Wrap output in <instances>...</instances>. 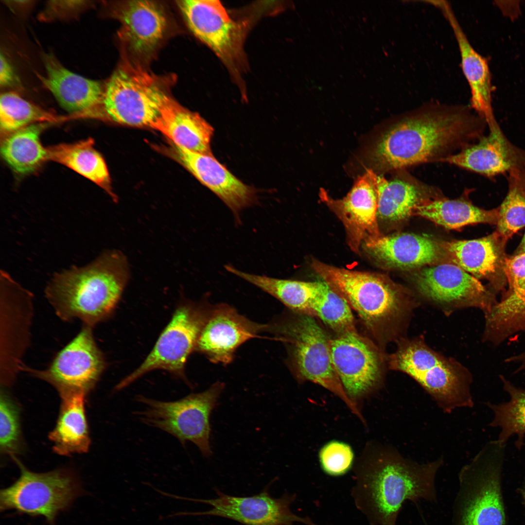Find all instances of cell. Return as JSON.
Masks as SVG:
<instances>
[{
  "label": "cell",
  "instance_id": "83f0119b",
  "mask_svg": "<svg viewBox=\"0 0 525 525\" xmlns=\"http://www.w3.org/2000/svg\"><path fill=\"white\" fill-rule=\"evenodd\" d=\"M86 396L76 394L61 398L57 421L49 435L53 450L59 455H70L88 450L90 439L85 410Z\"/></svg>",
  "mask_w": 525,
  "mask_h": 525
},
{
  "label": "cell",
  "instance_id": "74e56055",
  "mask_svg": "<svg viewBox=\"0 0 525 525\" xmlns=\"http://www.w3.org/2000/svg\"><path fill=\"white\" fill-rule=\"evenodd\" d=\"M19 408L3 390L0 400V444L3 453L15 456L21 443Z\"/></svg>",
  "mask_w": 525,
  "mask_h": 525
},
{
  "label": "cell",
  "instance_id": "52a82bcc",
  "mask_svg": "<svg viewBox=\"0 0 525 525\" xmlns=\"http://www.w3.org/2000/svg\"><path fill=\"white\" fill-rule=\"evenodd\" d=\"M289 318L267 324V331L288 345L291 364L299 379L318 384L341 399L361 417L356 403L346 392L333 366L331 338L314 316L296 313Z\"/></svg>",
  "mask_w": 525,
  "mask_h": 525
},
{
  "label": "cell",
  "instance_id": "5bb4252c",
  "mask_svg": "<svg viewBox=\"0 0 525 525\" xmlns=\"http://www.w3.org/2000/svg\"><path fill=\"white\" fill-rule=\"evenodd\" d=\"M415 283L423 297L446 314L473 307L486 314L497 302L492 290L455 264L424 268L416 276Z\"/></svg>",
  "mask_w": 525,
  "mask_h": 525
},
{
  "label": "cell",
  "instance_id": "9a60e30c",
  "mask_svg": "<svg viewBox=\"0 0 525 525\" xmlns=\"http://www.w3.org/2000/svg\"><path fill=\"white\" fill-rule=\"evenodd\" d=\"M214 499H196L175 495L174 498L201 503L210 506V510L194 512H181L175 516L206 515L228 518L244 525H318L309 517L295 514L291 509L296 499V494H284L279 498L272 497L267 486L258 494L240 497L228 495L216 490Z\"/></svg>",
  "mask_w": 525,
  "mask_h": 525
},
{
  "label": "cell",
  "instance_id": "7bdbcfd3",
  "mask_svg": "<svg viewBox=\"0 0 525 525\" xmlns=\"http://www.w3.org/2000/svg\"><path fill=\"white\" fill-rule=\"evenodd\" d=\"M16 74L6 58L1 53L0 56V85L2 87L15 86L18 84Z\"/></svg>",
  "mask_w": 525,
  "mask_h": 525
},
{
  "label": "cell",
  "instance_id": "5b68a950",
  "mask_svg": "<svg viewBox=\"0 0 525 525\" xmlns=\"http://www.w3.org/2000/svg\"><path fill=\"white\" fill-rule=\"evenodd\" d=\"M387 358L389 369L403 372L416 381L446 413L474 403L472 376L458 362L437 352L423 338L403 337Z\"/></svg>",
  "mask_w": 525,
  "mask_h": 525
},
{
  "label": "cell",
  "instance_id": "836d02e7",
  "mask_svg": "<svg viewBox=\"0 0 525 525\" xmlns=\"http://www.w3.org/2000/svg\"><path fill=\"white\" fill-rule=\"evenodd\" d=\"M500 378L510 399L497 404L487 403L494 414L490 425L500 428L498 440L503 444H506L512 436H517L516 446L521 449L525 436V389L516 386L503 376Z\"/></svg>",
  "mask_w": 525,
  "mask_h": 525
},
{
  "label": "cell",
  "instance_id": "f546056e",
  "mask_svg": "<svg viewBox=\"0 0 525 525\" xmlns=\"http://www.w3.org/2000/svg\"><path fill=\"white\" fill-rule=\"evenodd\" d=\"M376 191L378 217L389 222H398L413 214L424 200L428 188L408 175L391 180L377 176Z\"/></svg>",
  "mask_w": 525,
  "mask_h": 525
},
{
  "label": "cell",
  "instance_id": "bcb514c9",
  "mask_svg": "<svg viewBox=\"0 0 525 525\" xmlns=\"http://www.w3.org/2000/svg\"><path fill=\"white\" fill-rule=\"evenodd\" d=\"M520 490L521 491V495L522 496L525 505V477H524V481H523V484H522V487H521Z\"/></svg>",
  "mask_w": 525,
  "mask_h": 525
},
{
  "label": "cell",
  "instance_id": "44dd1931",
  "mask_svg": "<svg viewBox=\"0 0 525 525\" xmlns=\"http://www.w3.org/2000/svg\"><path fill=\"white\" fill-rule=\"evenodd\" d=\"M177 158L202 184L232 211L237 224L240 212L257 201L256 191L232 174L213 155L195 153L174 144Z\"/></svg>",
  "mask_w": 525,
  "mask_h": 525
},
{
  "label": "cell",
  "instance_id": "d6a6232c",
  "mask_svg": "<svg viewBox=\"0 0 525 525\" xmlns=\"http://www.w3.org/2000/svg\"><path fill=\"white\" fill-rule=\"evenodd\" d=\"M46 123L30 125L4 137L0 146L2 157L16 173L26 175L34 172L48 160L47 148L40 140Z\"/></svg>",
  "mask_w": 525,
  "mask_h": 525
},
{
  "label": "cell",
  "instance_id": "4316f807",
  "mask_svg": "<svg viewBox=\"0 0 525 525\" xmlns=\"http://www.w3.org/2000/svg\"><path fill=\"white\" fill-rule=\"evenodd\" d=\"M150 127L162 133L173 143L193 152L212 155L213 128L199 114L184 107L169 96Z\"/></svg>",
  "mask_w": 525,
  "mask_h": 525
},
{
  "label": "cell",
  "instance_id": "7402d4cb",
  "mask_svg": "<svg viewBox=\"0 0 525 525\" xmlns=\"http://www.w3.org/2000/svg\"><path fill=\"white\" fill-rule=\"evenodd\" d=\"M507 241L495 231L479 239L447 242L443 247L455 264L477 279L488 280L495 293L508 284L504 270Z\"/></svg>",
  "mask_w": 525,
  "mask_h": 525
},
{
  "label": "cell",
  "instance_id": "ffe728a7",
  "mask_svg": "<svg viewBox=\"0 0 525 525\" xmlns=\"http://www.w3.org/2000/svg\"><path fill=\"white\" fill-rule=\"evenodd\" d=\"M488 133L477 142L440 160L489 178L507 175L525 163V150L511 142L496 119L488 122Z\"/></svg>",
  "mask_w": 525,
  "mask_h": 525
},
{
  "label": "cell",
  "instance_id": "277c9868",
  "mask_svg": "<svg viewBox=\"0 0 525 525\" xmlns=\"http://www.w3.org/2000/svg\"><path fill=\"white\" fill-rule=\"evenodd\" d=\"M312 269L349 304L380 345L404 337L416 308L409 295L385 276L313 259Z\"/></svg>",
  "mask_w": 525,
  "mask_h": 525
},
{
  "label": "cell",
  "instance_id": "4dcf8cb0",
  "mask_svg": "<svg viewBox=\"0 0 525 525\" xmlns=\"http://www.w3.org/2000/svg\"><path fill=\"white\" fill-rule=\"evenodd\" d=\"M231 274L274 297L296 313L312 315V306L321 288V280L303 281L248 273L231 265L225 266Z\"/></svg>",
  "mask_w": 525,
  "mask_h": 525
},
{
  "label": "cell",
  "instance_id": "cb8c5ba5",
  "mask_svg": "<svg viewBox=\"0 0 525 525\" xmlns=\"http://www.w3.org/2000/svg\"><path fill=\"white\" fill-rule=\"evenodd\" d=\"M44 63L46 75L41 81L64 109L75 114L103 111L105 89L99 82L70 71L52 54L45 55Z\"/></svg>",
  "mask_w": 525,
  "mask_h": 525
},
{
  "label": "cell",
  "instance_id": "ac0fdd59",
  "mask_svg": "<svg viewBox=\"0 0 525 525\" xmlns=\"http://www.w3.org/2000/svg\"><path fill=\"white\" fill-rule=\"evenodd\" d=\"M377 176L372 170H368L342 199L333 198L324 189L319 192L321 200L342 222L348 245L355 253L359 252L365 241L382 235L377 222Z\"/></svg>",
  "mask_w": 525,
  "mask_h": 525
},
{
  "label": "cell",
  "instance_id": "f6af8a7d",
  "mask_svg": "<svg viewBox=\"0 0 525 525\" xmlns=\"http://www.w3.org/2000/svg\"><path fill=\"white\" fill-rule=\"evenodd\" d=\"M525 252V232L522 240L517 249L516 250L514 255H517L522 253Z\"/></svg>",
  "mask_w": 525,
  "mask_h": 525
},
{
  "label": "cell",
  "instance_id": "1f68e13d",
  "mask_svg": "<svg viewBox=\"0 0 525 525\" xmlns=\"http://www.w3.org/2000/svg\"><path fill=\"white\" fill-rule=\"evenodd\" d=\"M48 158L60 163L89 179L114 197L106 163L94 147L91 138L47 148Z\"/></svg>",
  "mask_w": 525,
  "mask_h": 525
},
{
  "label": "cell",
  "instance_id": "ba28073f",
  "mask_svg": "<svg viewBox=\"0 0 525 525\" xmlns=\"http://www.w3.org/2000/svg\"><path fill=\"white\" fill-rule=\"evenodd\" d=\"M224 388L223 383L217 382L203 392L171 402L138 395L136 401L144 408L134 414L143 423L171 435L182 445L192 442L203 456L209 457L212 454L210 414Z\"/></svg>",
  "mask_w": 525,
  "mask_h": 525
},
{
  "label": "cell",
  "instance_id": "3957f363",
  "mask_svg": "<svg viewBox=\"0 0 525 525\" xmlns=\"http://www.w3.org/2000/svg\"><path fill=\"white\" fill-rule=\"evenodd\" d=\"M125 257L117 251L104 253L84 267H73L56 274L45 295L58 317L79 319L93 327L114 311L129 275Z\"/></svg>",
  "mask_w": 525,
  "mask_h": 525
},
{
  "label": "cell",
  "instance_id": "f1b7e54d",
  "mask_svg": "<svg viewBox=\"0 0 525 525\" xmlns=\"http://www.w3.org/2000/svg\"><path fill=\"white\" fill-rule=\"evenodd\" d=\"M413 214L426 218L448 229L483 223L497 225L499 207L485 210L463 200L426 199L417 205Z\"/></svg>",
  "mask_w": 525,
  "mask_h": 525
},
{
  "label": "cell",
  "instance_id": "7a4b0ae2",
  "mask_svg": "<svg viewBox=\"0 0 525 525\" xmlns=\"http://www.w3.org/2000/svg\"><path fill=\"white\" fill-rule=\"evenodd\" d=\"M442 463H417L395 450L384 449L356 473L351 490L355 506L370 525H396L407 501H437L436 477Z\"/></svg>",
  "mask_w": 525,
  "mask_h": 525
},
{
  "label": "cell",
  "instance_id": "ee69618b",
  "mask_svg": "<svg viewBox=\"0 0 525 525\" xmlns=\"http://www.w3.org/2000/svg\"><path fill=\"white\" fill-rule=\"evenodd\" d=\"M506 362L518 364L519 367L517 371L525 370V350L520 353L507 358Z\"/></svg>",
  "mask_w": 525,
  "mask_h": 525
},
{
  "label": "cell",
  "instance_id": "f35d334b",
  "mask_svg": "<svg viewBox=\"0 0 525 525\" xmlns=\"http://www.w3.org/2000/svg\"><path fill=\"white\" fill-rule=\"evenodd\" d=\"M323 470L328 474L338 475L344 474L350 468L353 453L346 444L332 441L325 445L319 454Z\"/></svg>",
  "mask_w": 525,
  "mask_h": 525
},
{
  "label": "cell",
  "instance_id": "ab89813d",
  "mask_svg": "<svg viewBox=\"0 0 525 525\" xmlns=\"http://www.w3.org/2000/svg\"><path fill=\"white\" fill-rule=\"evenodd\" d=\"M498 308L503 319L511 327L525 331V285L513 292L505 294Z\"/></svg>",
  "mask_w": 525,
  "mask_h": 525
},
{
  "label": "cell",
  "instance_id": "30bf717a",
  "mask_svg": "<svg viewBox=\"0 0 525 525\" xmlns=\"http://www.w3.org/2000/svg\"><path fill=\"white\" fill-rule=\"evenodd\" d=\"M20 470L19 477L0 492L1 510L13 509L31 516H43L50 524L82 493L80 484L70 471L56 470L36 473L13 456Z\"/></svg>",
  "mask_w": 525,
  "mask_h": 525
},
{
  "label": "cell",
  "instance_id": "e575fe53",
  "mask_svg": "<svg viewBox=\"0 0 525 525\" xmlns=\"http://www.w3.org/2000/svg\"><path fill=\"white\" fill-rule=\"evenodd\" d=\"M507 177V194L499 206L496 231L508 240L525 227V163L511 170Z\"/></svg>",
  "mask_w": 525,
  "mask_h": 525
},
{
  "label": "cell",
  "instance_id": "b9f144b4",
  "mask_svg": "<svg viewBox=\"0 0 525 525\" xmlns=\"http://www.w3.org/2000/svg\"><path fill=\"white\" fill-rule=\"evenodd\" d=\"M505 273L508 285L505 294L516 291L525 285V252L507 257Z\"/></svg>",
  "mask_w": 525,
  "mask_h": 525
},
{
  "label": "cell",
  "instance_id": "6da1fadb",
  "mask_svg": "<svg viewBox=\"0 0 525 525\" xmlns=\"http://www.w3.org/2000/svg\"><path fill=\"white\" fill-rule=\"evenodd\" d=\"M462 106L432 104L401 116L381 135L371 152L373 166L382 172L399 170L441 159L485 134L484 118Z\"/></svg>",
  "mask_w": 525,
  "mask_h": 525
},
{
  "label": "cell",
  "instance_id": "60d3db41",
  "mask_svg": "<svg viewBox=\"0 0 525 525\" xmlns=\"http://www.w3.org/2000/svg\"><path fill=\"white\" fill-rule=\"evenodd\" d=\"M87 0H52L47 1L39 16L43 20L63 19L77 16L91 4Z\"/></svg>",
  "mask_w": 525,
  "mask_h": 525
},
{
  "label": "cell",
  "instance_id": "4fadbf2b",
  "mask_svg": "<svg viewBox=\"0 0 525 525\" xmlns=\"http://www.w3.org/2000/svg\"><path fill=\"white\" fill-rule=\"evenodd\" d=\"M0 382L11 385L23 364L33 315V295L4 271L0 275Z\"/></svg>",
  "mask_w": 525,
  "mask_h": 525
},
{
  "label": "cell",
  "instance_id": "d6986e66",
  "mask_svg": "<svg viewBox=\"0 0 525 525\" xmlns=\"http://www.w3.org/2000/svg\"><path fill=\"white\" fill-rule=\"evenodd\" d=\"M267 325L253 322L227 304L212 306L195 350L214 363L231 362L235 351L247 340L266 331Z\"/></svg>",
  "mask_w": 525,
  "mask_h": 525
},
{
  "label": "cell",
  "instance_id": "603a6c76",
  "mask_svg": "<svg viewBox=\"0 0 525 525\" xmlns=\"http://www.w3.org/2000/svg\"><path fill=\"white\" fill-rule=\"evenodd\" d=\"M435 6L443 13L456 38L462 70L471 91V108L488 122L495 117L492 106L493 87L488 60L472 47L450 3L438 0Z\"/></svg>",
  "mask_w": 525,
  "mask_h": 525
},
{
  "label": "cell",
  "instance_id": "9c48e42d",
  "mask_svg": "<svg viewBox=\"0 0 525 525\" xmlns=\"http://www.w3.org/2000/svg\"><path fill=\"white\" fill-rule=\"evenodd\" d=\"M162 82L140 65L125 62L104 89V113L119 123L150 127L169 96Z\"/></svg>",
  "mask_w": 525,
  "mask_h": 525
},
{
  "label": "cell",
  "instance_id": "d4e9b609",
  "mask_svg": "<svg viewBox=\"0 0 525 525\" xmlns=\"http://www.w3.org/2000/svg\"><path fill=\"white\" fill-rule=\"evenodd\" d=\"M115 16L121 23V38L139 54L153 52L162 39L168 21L163 8L155 1L129 0L119 4Z\"/></svg>",
  "mask_w": 525,
  "mask_h": 525
},
{
  "label": "cell",
  "instance_id": "e0dca14e",
  "mask_svg": "<svg viewBox=\"0 0 525 525\" xmlns=\"http://www.w3.org/2000/svg\"><path fill=\"white\" fill-rule=\"evenodd\" d=\"M177 3L193 34L227 65L236 67L243 58L244 31L221 3L215 0H185Z\"/></svg>",
  "mask_w": 525,
  "mask_h": 525
},
{
  "label": "cell",
  "instance_id": "8fae6325",
  "mask_svg": "<svg viewBox=\"0 0 525 525\" xmlns=\"http://www.w3.org/2000/svg\"><path fill=\"white\" fill-rule=\"evenodd\" d=\"M211 307L204 302L186 301L180 303L146 358L119 382L115 390H121L147 372L158 369L168 371L186 381L184 368L187 360L195 350Z\"/></svg>",
  "mask_w": 525,
  "mask_h": 525
},
{
  "label": "cell",
  "instance_id": "8992f818",
  "mask_svg": "<svg viewBox=\"0 0 525 525\" xmlns=\"http://www.w3.org/2000/svg\"><path fill=\"white\" fill-rule=\"evenodd\" d=\"M506 444L487 443L458 475L452 525H505L501 477Z\"/></svg>",
  "mask_w": 525,
  "mask_h": 525
},
{
  "label": "cell",
  "instance_id": "484cf974",
  "mask_svg": "<svg viewBox=\"0 0 525 525\" xmlns=\"http://www.w3.org/2000/svg\"><path fill=\"white\" fill-rule=\"evenodd\" d=\"M363 249L388 267L409 269L435 262L440 256L438 245L429 238L410 233L381 235L365 241Z\"/></svg>",
  "mask_w": 525,
  "mask_h": 525
},
{
  "label": "cell",
  "instance_id": "7c38bea8",
  "mask_svg": "<svg viewBox=\"0 0 525 525\" xmlns=\"http://www.w3.org/2000/svg\"><path fill=\"white\" fill-rule=\"evenodd\" d=\"M93 327L83 325L78 334L55 355L45 369L38 370L24 364L20 371L46 381L60 397L87 395L94 388L106 367L103 353L95 341Z\"/></svg>",
  "mask_w": 525,
  "mask_h": 525
},
{
  "label": "cell",
  "instance_id": "8d00e7d4",
  "mask_svg": "<svg viewBox=\"0 0 525 525\" xmlns=\"http://www.w3.org/2000/svg\"><path fill=\"white\" fill-rule=\"evenodd\" d=\"M319 279L321 288L312 304L313 316L319 318L336 334L357 331L351 308L348 302L327 283Z\"/></svg>",
  "mask_w": 525,
  "mask_h": 525
},
{
  "label": "cell",
  "instance_id": "2e32d148",
  "mask_svg": "<svg viewBox=\"0 0 525 525\" xmlns=\"http://www.w3.org/2000/svg\"><path fill=\"white\" fill-rule=\"evenodd\" d=\"M330 349L335 370L350 398L362 396L380 383L383 355L376 345L357 331L331 338Z\"/></svg>",
  "mask_w": 525,
  "mask_h": 525
},
{
  "label": "cell",
  "instance_id": "d590c367",
  "mask_svg": "<svg viewBox=\"0 0 525 525\" xmlns=\"http://www.w3.org/2000/svg\"><path fill=\"white\" fill-rule=\"evenodd\" d=\"M59 119L15 92H5L0 95V130L5 135L35 123L52 122Z\"/></svg>",
  "mask_w": 525,
  "mask_h": 525
}]
</instances>
